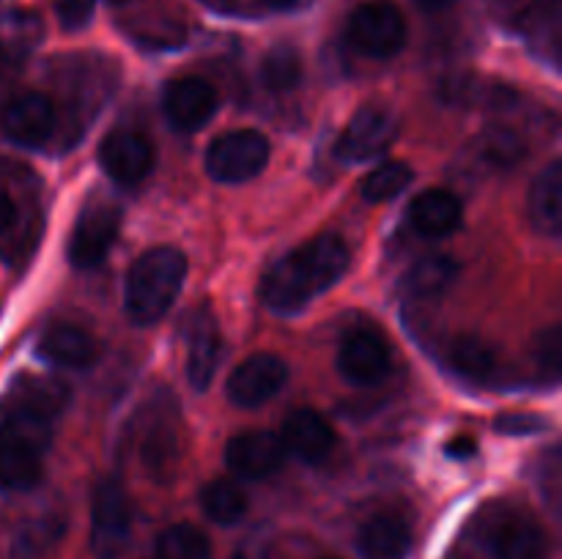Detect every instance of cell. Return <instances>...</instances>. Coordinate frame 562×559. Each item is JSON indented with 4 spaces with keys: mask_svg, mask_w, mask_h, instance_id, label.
<instances>
[{
    "mask_svg": "<svg viewBox=\"0 0 562 559\" xmlns=\"http://www.w3.org/2000/svg\"><path fill=\"white\" fill-rule=\"evenodd\" d=\"M349 269V247L338 236H316L280 258L261 280L263 305L280 316H294L313 296L333 288Z\"/></svg>",
    "mask_w": 562,
    "mask_h": 559,
    "instance_id": "cell-2",
    "label": "cell"
},
{
    "mask_svg": "<svg viewBox=\"0 0 562 559\" xmlns=\"http://www.w3.org/2000/svg\"><path fill=\"white\" fill-rule=\"evenodd\" d=\"M417 3H420L423 9H445V5L456 3V0H417Z\"/></svg>",
    "mask_w": 562,
    "mask_h": 559,
    "instance_id": "cell-36",
    "label": "cell"
},
{
    "mask_svg": "<svg viewBox=\"0 0 562 559\" xmlns=\"http://www.w3.org/2000/svg\"><path fill=\"white\" fill-rule=\"evenodd\" d=\"M159 559H212V540L192 524H173L159 535Z\"/></svg>",
    "mask_w": 562,
    "mask_h": 559,
    "instance_id": "cell-27",
    "label": "cell"
},
{
    "mask_svg": "<svg viewBox=\"0 0 562 559\" xmlns=\"http://www.w3.org/2000/svg\"><path fill=\"white\" fill-rule=\"evenodd\" d=\"M475 449H477V444L472 442V438H467V436L453 438V442L448 444V455H450V458H459V460L472 458V455H475Z\"/></svg>",
    "mask_w": 562,
    "mask_h": 559,
    "instance_id": "cell-33",
    "label": "cell"
},
{
    "mask_svg": "<svg viewBox=\"0 0 562 559\" xmlns=\"http://www.w3.org/2000/svg\"><path fill=\"white\" fill-rule=\"evenodd\" d=\"M269 140L256 129H236L214 137L206 148V173L220 184H241L267 168Z\"/></svg>",
    "mask_w": 562,
    "mask_h": 559,
    "instance_id": "cell-4",
    "label": "cell"
},
{
    "mask_svg": "<svg viewBox=\"0 0 562 559\" xmlns=\"http://www.w3.org/2000/svg\"><path fill=\"white\" fill-rule=\"evenodd\" d=\"M409 223L426 239H442L461 225V203L448 190H428L412 201Z\"/></svg>",
    "mask_w": 562,
    "mask_h": 559,
    "instance_id": "cell-19",
    "label": "cell"
},
{
    "mask_svg": "<svg viewBox=\"0 0 562 559\" xmlns=\"http://www.w3.org/2000/svg\"><path fill=\"white\" fill-rule=\"evenodd\" d=\"M187 277V258L176 247H151L143 252L126 277V312L137 327H151L179 299Z\"/></svg>",
    "mask_w": 562,
    "mask_h": 559,
    "instance_id": "cell-3",
    "label": "cell"
},
{
    "mask_svg": "<svg viewBox=\"0 0 562 559\" xmlns=\"http://www.w3.org/2000/svg\"><path fill=\"white\" fill-rule=\"evenodd\" d=\"M99 162L110 179L124 186H135L151 173L154 148L140 132L115 129L99 146Z\"/></svg>",
    "mask_w": 562,
    "mask_h": 559,
    "instance_id": "cell-13",
    "label": "cell"
},
{
    "mask_svg": "<svg viewBox=\"0 0 562 559\" xmlns=\"http://www.w3.org/2000/svg\"><path fill=\"white\" fill-rule=\"evenodd\" d=\"M357 543L366 559H404L412 548V532L395 515H376L362 526Z\"/></svg>",
    "mask_w": 562,
    "mask_h": 559,
    "instance_id": "cell-21",
    "label": "cell"
},
{
    "mask_svg": "<svg viewBox=\"0 0 562 559\" xmlns=\"http://www.w3.org/2000/svg\"><path fill=\"white\" fill-rule=\"evenodd\" d=\"M38 356L55 367L86 370L99 360V343L80 327H53L38 340Z\"/></svg>",
    "mask_w": 562,
    "mask_h": 559,
    "instance_id": "cell-17",
    "label": "cell"
},
{
    "mask_svg": "<svg viewBox=\"0 0 562 559\" xmlns=\"http://www.w3.org/2000/svg\"><path fill=\"white\" fill-rule=\"evenodd\" d=\"M494 427L505 436H532V433H541L543 427H549V422L543 417L530 414V411H510V414L497 417Z\"/></svg>",
    "mask_w": 562,
    "mask_h": 559,
    "instance_id": "cell-31",
    "label": "cell"
},
{
    "mask_svg": "<svg viewBox=\"0 0 562 559\" xmlns=\"http://www.w3.org/2000/svg\"><path fill=\"white\" fill-rule=\"evenodd\" d=\"M234 559H269L267 548L258 546V543H247V546H241L239 551H236Z\"/></svg>",
    "mask_w": 562,
    "mask_h": 559,
    "instance_id": "cell-35",
    "label": "cell"
},
{
    "mask_svg": "<svg viewBox=\"0 0 562 559\" xmlns=\"http://www.w3.org/2000/svg\"><path fill=\"white\" fill-rule=\"evenodd\" d=\"M201 507L209 521L220 526H231L245 518L247 497L234 480H214L201 491Z\"/></svg>",
    "mask_w": 562,
    "mask_h": 559,
    "instance_id": "cell-24",
    "label": "cell"
},
{
    "mask_svg": "<svg viewBox=\"0 0 562 559\" xmlns=\"http://www.w3.org/2000/svg\"><path fill=\"white\" fill-rule=\"evenodd\" d=\"M93 5H97V0H55V14L66 31H77L91 20Z\"/></svg>",
    "mask_w": 562,
    "mask_h": 559,
    "instance_id": "cell-32",
    "label": "cell"
},
{
    "mask_svg": "<svg viewBox=\"0 0 562 559\" xmlns=\"http://www.w3.org/2000/svg\"><path fill=\"white\" fill-rule=\"evenodd\" d=\"M162 110L179 132H198L217 113V91L201 77H181L165 85Z\"/></svg>",
    "mask_w": 562,
    "mask_h": 559,
    "instance_id": "cell-12",
    "label": "cell"
},
{
    "mask_svg": "<svg viewBox=\"0 0 562 559\" xmlns=\"http://www.w3.org/2000/svg\"><path fill=\"white\" fill-rule=\"evenodd\" d=\"M450 365L461 378L472 384H486L497 376V351L492 343L472 334H461L450 343Z\"/></svg>",
    "mask_w": 562,
    "mask_h": 559,
    "instance_id": "cell-22",
    "label": "cell"
},
{
    "mask_svg": "<svg viewBox=\"0 0 562 559\" xmlns=\"http://www.w3.org/2000/svg\"><path fill=\"white\" fill-rule=\"evenodd\" d=\"M121 208L110 201H88L75 219L69 236V261L77 269H93L108 258L119 236Z\"/></svg>",
    "mask_w": 562,
    "mask_h": 559,
    "instance_id": "cell-5",
    "label": "cell"
},
{
    "mask_svg": "<svg viewBox=\"0 0 562 559\" xmlns=\"http://www.w3.org/2000/svg\"><path fill=\"white\" fill-rule=\"evenodd\" d=\"M5 137L20 146L38 148L47 142V137L55 129V104L53 99L44 96L38 91L20 93V96L11 99L3 110V118H0Z\"/></svg>",
    "mask_w": 562,
    "mask_h": 559,
    "instance_id": "cell-14",
    "label": "cell"
},
{
    "mask_svg": "<svg viewBox=\"0 0 562 559\" xmlns=\"http://www.w3.org/2000/svg\"><path fill=\"white\" fill-rule=\"evenodd\" d=\"M0 64H3V60H0Z\"/></svg>",
    "mask_w": 562,
    "mask_h": 559,
    "instance_id": "cell-39",
    "label": "cell"
},
{
    "mask_svg": "<svg viewBox=\"0 0 562 559\" xmlns=\"http://www.w3.org/2000/svg\"><path fill=\"white\" fill-rule=\"evenodd\" d=\"M459 274V266L450 255H431L417 261L415 266L406 272L404 277V290L415 299H428V296H437L448 288L450 283Z\"/></svg>",
    "mask_w": 562,
    "mask_h": 559,
    "instance_id": "cell-23",
    "label": "cell"
},
{
    "mask_svg": "<svg viewBox=\"0 0 562 559\" xmlns=\"http://www.w3.org/2000/svg\"><path fill=\"white\" fill-rule=\"evenodd\" d=\"M349 42L371 58H393L406 44V20L393 3H366L351 14Z\"/></svg>",
    "mask_w": 562,
    "mask_h": 559,
    "instance_id": "cell-6",
    "label": "cell"
},
{
    "mask_svg": "<svg viewBox=\"0 0 562 559\" xmlns=\"http://www.w3.org/2000/svg\"><path fill=\"white\" fill-rule=\"evenodd\" d=\"M285 447L278 433L247 431L225 444V464L241 480H267L283 466Z\"/></svg>",
    "mask_w": 562,
    "mask_h": 559,
    "instance_id": "cell-11",
    "label": "cell"
},
{
    "mask_svg": "<svg viewBox=\"0 0 562 559\" xmlns=\"http://www.w3.org/2000/svg\"><path fill=\"white\" fill-rule=\"evenodd\" d=\"M64 535V518L60 515H42L33 518L31 524L22 526L16 532L14 543H11V557L14 559H38L55 546Z\"/></svg>",
    "mask_w": 562,
    "mask_h": 559,
    "instance_id": "cell-25",
    "label": "cell"
},
{
    "mask_svg": "<svg viewBox=\"0 0 562 559\" xmlns=\"http://www.w3.org/2000/svg\"><path fill=\"white\" fill-rule=\"evenodd\" d=\"M477 153H481L492 168L505 170V168H514L516 162H521L527 148H525V140H521L514 129H503V126H497V129H488L486 135L481 137V142H477Z\"/></svg>",
    "mask_w": 562,
    "mask_h": 559,
    "instance_id": "cell-29",
    "label": "cell"
},
{
    "mask_svg": "<svg viewBox=\"0 0 562 559\" xmlns=\"http://www.w3.org/2000/svg\"><path fill=\"white\" fill-rule=\"evenodd\" d=\"M108 3H113V5H124V3H130V0H108Z\"/></svg>",
    "mask_w": 562,
    "mask_h": 559,
    "instance_id": "cell-38",
    "label": "cell"
},
{
    "mask_svg": "<svg viewBox=\"0 0 562 559\" xmlns=\"http://www.w3.org/2000/svg\"><path fill=\"white\" fill-rule=\"evenodd\" d=\"M130 543V502L115 480L99 482L91 507V548L97 559H119Z\"/></svg>",
    "mask_w": 562,
    "mask_h": 559,
    "instance_id": "cell-7",
    "label": "cell"
},
{
    "mask_svg": "<svg viewBox=\"0 0 562 559\" xmlns=\"http://www.w3.org/2000/svg\"><path fill=\"white\" fill-rule=\"evenodd\" d=\"M494 559H549V537L530 515L510 513L494 521L486 532Z\"/></svg>",
    "mask_w": 562,
    "mask_h": 559,
    "instance_id": "cell-15",
    "label": "cell"
},
{
    "mask_svg": "<svg viewBox=\"0 0 562 559\" xmlns=\"http://www.w3.org/2000/svg\"><path fill=\"white\" fill-rule=\"evenodd\" d=\"M527 214L536 233L547 239H558L562 233V164L558 159L549 162L547 170H541V175L532 181Z\"/></svg>",
    "mask_w": 562,
    "mask_h": 559,
    "instance_id": "cell-18",
    "label": "cell"
},
{
    "mask_svg": "<svg viewBox=\"0 0 562 559\" xmlns=\"http://www.w3.org/2000/svg\"><path fill=\"white\" fill-rule=\"evenodd\" d=\"M289 381V367L274 354H252L228 376V400L239 409H258L269 403Z\"/></svg>",
    "mask_w": 562,
    "mask_h": 559,
    "instance_id": "cell-9",
    "label": "cell"
},
{
    "mask_svg": "<svg viewBox=\"0 0 562 559\" xmlns=\"http://www.w3.org/2000/svg\"><path fill=\"white\" fill-rule=\"evenodd\" d=\"M302 80V58L291 44H278L261 60V82L274 93H289Z\"/></svg>",
    "mask_w": 562,
    "mask_h": 559,
    "instance_id": "cell-26",
    "label": "cell"
},
{
    "mask_svg": "<svg viewBox=\"0 0 562 559\" xmlns=\"http://www.w3.org/2000/svg\"><path fill=\"white\" fill-rule=\"evenodd\" d=\"M395 135H398V124H395L393 113L379 104H366L346 124L338 140V157L355 164L371 162L393 146Z\"/></svg>",
    "mask_w": 562,
    "mask_h": 559,
    "instance_id": "cell-8",
    "label": "cell"
},
{
    "mask_svg": "<svg viewBox=\"0 0 562 559\" xmlns=\"http://www.w3.org/2000/svg\"><path fill=\"white\" fill-rule=\"evenodd\" d=\"M393 367V351L387 340L373 329H357L340 343L338 370L355 387H373L384 381Z\"/></svg>",
    "mask_w": 562,
    "mask_h": 559,
    "instance_id": "cell-10",
    "label": "cell"
},
{
    "mask_svg": "<svg viewBox=\"0 0 562 559\" xmlns=\"http://www.w3.org/2000/svg\"><path fill=\"white\" fill-rule=\"evenodd\" d=\"M14 214H16L14 203H11V197L0 190V233L11 228V223H14Z\"/></svg>",
    "mask_w": 562,
    "mask_h": 559,
    "instance_id": "cell-34",
    "label": "cell"
},
{
    "mask_svg": "<svg viewBox=\"0 0 562 559\" xmlns=\"http://www.w3.org/2000/svg\"><path fill=\"white\" fill-rule=\"evenodd\" d=\"M263 3L274 5V9H289V5H294L296 0H263Z\"/></svg>",
    "mask_w": 562,
    "mask_h": 559,
    "instance_id": "cell-37",
    "label": "cell"
},
{
    "mask_svg": "<svg viewBox=\"0 0 562 559\" xmlns=\"http://www.w3.org/2000/svg\"><path fill=\"white\" fill-rule=\"evenodd\" d=\"M285 455H294L302 464H322L329 458L335 447V431L318 411L296 409L285 420L283 433H280Z\"/></svg>",
    "mask_w": 562,
    "mask_h": 559,
    "instance_id": "cell-16",
    "label": "cell"
},
{
    "mask_svg": "<svg viewBox=\"0 0 562 559\" xmlns=\"http://www.w3.org/2000/svg\"><path fill=\"white\" fill-rule=\"evenodd\" d=\"M412 179H415V170L409 164L401 162V159H387V162H382L366 175L362 197L368 203H387L398 197L412 184Z\"/></svg>",
    "mask_w": 562,
    "mask_h": 559,
    "instance_id": "cell-28",
    "label": "cell"
},
{
    "mask_svg": "<svg viewBox=\"0 0 562 559\" xmlns=\"http://www.w3.org/2000/svg\"><path fill=\"white\" fill-rule=\"evenodd\" d=\"M69 389L44 376H22L0 403V491H31L44 471L53 425Z\"/></svg>",
    "mask_w": 562,
    "mask_h": 559,
    "instance_id": "cell-1",
    "label": "cell"
},
{
    "mask_svg": "<svg viewBox=\"0 0 562 559\" xmlns=\"http://www.w3.org/2000/svg\"><path fill=\"white\" fill-rule=\"evenodd\" d=\"M220 354H223V340H220L217 323L203 312L201 318L192 321L190 340H187V378L198 392H203L212 384L220 365Z\"/></svg>",
    "mask_w": 562,
    "mask_h": 559,
    "instance_id": "cell-20",
    "label": "cell"
},
{
    "mask_svg": "<svg viewBox=\"0 0 562 559\" xmlns=\"http://www.w3.org/2000/svg\"><path fill=\"white\" fill-rule=\"evenodd\" d=\"M536 356H538V365H541L543 370H549V376L558 378L560 365H562V329H560V323L543 329L541 338H538Z\"/></svg>",
    "mask_w": 562,
    "mask_h": 559,
    "instance_id": "cell-30",
    "label": "cell"
}]
</instances>
